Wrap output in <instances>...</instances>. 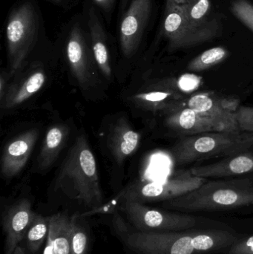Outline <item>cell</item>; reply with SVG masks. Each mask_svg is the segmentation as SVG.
<instances>
[{
  "label": "cell",
  "mask_w": 253,
  "mask_h": 254,
  "mask_svg": "<svg viewBox=\"0 0 253 254\" xmlns=\"http://www.w3.org/2000/svg\"><path fill=\"white\" fill-rule=\"evenodd\" d=\"M207 181L193 176L190 171L180 173L163 182L138 181L125 188L105 205L87 213H113L126 201L142 203L166 201L182 196L199 188Z\"/></svg>",
  "instance_id": "5"
},
{
  "label": "cell",
  "mask_w": 253,
  "mask_h": 254,
  "mask_svg": "<svg viewBox=\"0 0 253 254\" xmlns=\"http://www.w3.org/2000/svg\"><path fill=\"white\" fill-rule=\"evenodd\" d=\"M68 134L69 128L66 125H54L47 130L38 156L40 170H48L54 164L66 144Z\"/></svg>",
  "instance_id": "19"
},
{
  "label": "cell",
  "mask_w": 253,
  "mask_h": 254,
  "mask_svg": "<svg viewBox=\"0 0 253 254\" xmlns=\"http://www.w3.org/2000/svg\"><path fill=\"white\" fill-rule=\"evenodd\" d=\"M229 55L230 52L225 48L221 46L212 48L192 60L187 65V70L193 72H200L209 69L225 61Z\"/></svg>",
  "instance_id": "23"
},
{
  "label": "cell",
  "mask_w": 253,
  "mask_h": 254,
  "mask_svg": "<svg viewBox=\"0 0 253 254\" xmlns=\"http://www.w3.org/2000/svg\"><path fill=\"white\" fill-rule=\"evenodd\" d=\"M38 135V130L32 128L19 134L4 146L1 159V173L4 177H14L23 170Z\"/></svg>",
  "instance_id": "12"
},
{
  "label": "cell",
  "mask_w": 253,
  "mask_h": 254,
  "mask_svg": "<svg viewBox=\"0 0 253 254\" xmlns=\"http://www.w3.org/2000/svg\"><path fill=\"white\" fill-rule=\"evenodd\" d=\"M128 0H123V2H122V4H123V7L126 5V3H127Z\"/></svg>",
  "instance_id": "34"
},
{
  "label": "cell",
  "mask_w": 253,
  "mask_h": 254,
  "mask_svg": "<svg viewBox=\"0 0 253 254\" xmlns=\"http://www.w3.org/2000/svg\"><path fill=\"white\" fill-rule=\"evenodd\" d=\"M31 201L19 200L6 207L2 213L1 225L4 234V254H13L21 242L25 239L34 218Z\"/></svg>",
  "instance_id": "10"
},
{
  "label": "cell",
  "mask_w": 253,
  "mask_h": 254,
  "mask_svg": "<svg viewBox=\"0 0 253 254\" xmlns=\"http://www.w3.org/2000/svg\"><path fill=\"white\" fill-rule=\"evenodd\" d=\"M210 8V0H193L190 10L192 22L199 27H209L219 25L216 18L209 19L207 17Z\"/></svg>",
  "instance_id": "24"
},
{
  "label": "cell",
  "mask_w": 253,
  "mask_h": 254,
  "mask_svg": "<svg viewBox=\"0 0 253 254\" xmlns=\"http://www.w3.org/2000/svg\"><path fill=\"white\" fill-rule=\"evenodd\" d=\"M49 233V217L35 213L25 237L28 250L32 253L38 252L45 240H47Z\"/></svg>",
  "instance_id": "22"
},
{
  "label": "cell",
  "mask_w": 253,
  "mask_h": 254,
  "mask_svg": "<svg viewBox=\"0 0 253 254\" xmlns=\"http://www.w3.org/2000/svg\"><path fill=\"white\" fill-rule=\"evenodd\" d=\"M89 27L94 58L102 74L109 78L111 69L105 33L94 7L89 10Z\"/></svg>",
  "instance_id": "20"
},
{
  "label": "cell",
  "mask_w": 253,
  "mask_h": 254,
  "mask_svg": "<svg viewBox=\"0 0 253 254\" xmlns=\"http://www.w3.org/2000/svg\"><path fill=\"white\" fill-rule=\"evenodd\" d=\"M119 209L135 229L141 232H175L196 226V219L189 215L157 210L142 203L126 201ZM118 209V210H119Z\"/></svg>",
  "instance_id": "8"
},
{
  "label": "cell",
  "mask_w": 253,
  "mask_h": 254,
  "mask_svg": "<svg viewBox=\"0 0 253 254\" xmlns=\"http://www.w3.org/2000/svg\"><path fill=\"white\" fill-rule=\"evenodd\" d=\"M202 78L193 74H183L178 81V87L181 92H190L196 90L200 86Z\"/></svg>",
  "instance_id": "28"
},
{
  "label": "cell",
  "mask_w": 253,
  "mask_h": 254,
  "mask_svg": "<svg viewBox=\"0 0 253 254\" xmlns=\"http://www.w3.org/2000/svg\"><path fill=\"white\" fill-rule=\"evenodd\" d=\"M193 0H166L163 34L171 51L191 48L219 35L220 25L199 27L190 19Z\"/></svg>",
  "instance_id": "6"
},
{
  "label": "cell",
  "mask_w": 253,
  "mask_h": 254,
  "mask_svg": "<svg viewBox=\"0 0 253 254\" xmlns=\"http://www.w3.org/2000/svg\"><path fill=\"white\" fill-rule=\"evenodd\" d=\"M53 1H60V0H53Z\"/></svg>",
  "instance_id": "35"
},
{
  "label": "cell",
  "mask_w": 253,
  "mask_h": 254,
  "mask_svg": "<svg viewBox=\"0 0 253 254\" xmlns=\"http://www.w3.org/2000/svg\"><path fill=\"white\" fill-rule=\"evenodd\" d=\"M49 235L53 242L55 254H72L70 242L71 218L65 213H59L49 216Z\"/></svg>",
  "instance_id": "21"
},
{
  "label": "cell",
  "mask_w": 253,
  "mask_h": 254,
  "mask_svg": "<svg viewBox=\"0 0 253 254\" xmlns=\"http://www.w3.org/2000/svg\"><path fill=\"white\" fill-rule=\"evenodd\" d=\"M193 176L204 178H222L253 173V153L243 152L223 158L206 165L198 166L190 170Z\"/></svg>",
  "instance_id": "16"
},
{
  "label": "cell",
  "mask_w": 253,
  "mask_h": 254,
  "mask_svg": "<svg viewBox=\"0 0 253 254\" xmlns=\"http://www.w3.org/2000/svg\"><path fill=\"white\" fill-rule=\"evenodd\" d=\"M43 254H55L54 251H53V242L49 235L48 236L47 240H46Z\"/></svg>",
  "instance_id": "32"
},
{
  "label": "cell",
  "mask_w": 253,
  "mask_h": 254,
  "mask_svg": "<svg viewBox=\"0 0 253 254\" xmlns=\"http://www.w3.org/2000/svg\"><path fill=\"white\" fill-rule=\"evenodd\" d=\"M152 9V0H132L120 28L122 52L130 58L138 49Z\"/></svg>",
  "instance_id": "9"
},
{
  "label": "cell",
  "mask_w": 253,
  "mask_h": 254,
  "mask_svg": "<svg viewBox=\"0 0 253 254\" xmlns=\"http://www.w3.org/2000/svg\"><path fill=\"white\" fill-rule=\"evenodd\" d=\"M95 3L105 11H108L112 7L114 0H94Z\"/></svg>",
  "instance_id": "31"
},
{
  "label": "cell",
  "mask_w": 253,
  "mask_h": 254,
  "mask_svg": "<svg viewBox=\"0 0 253 254\" xmlns=\"http://www.w3.org/2000/svg\"><path fill=\"white\" fill-rule=\"evenodd\" d=\"M131 101L137 107L152 112H163L166 115L182 109V96L176 91L165 88L135 94Z\"/></svg>",
  "instance_id": "18"
},
{
  "label": "cell",
  "mask_w": 253,
  "mask_h": 254,
  "mask_svg": "<svg viewBox=\"0 0 253 254\" xmlns=\"http://www.w3.org/2000/svg\"><path fill=\"white\" fill-rule=\"evenodd\" d=\"M253 204V185L249 180L206 181L197 189L163 206L180 211L224 210Z\"/></svg>",
  "instance_id": "4"
},
{
  "label": "cell",
  "mask_w": 253,
  "mask_h": 254,
  "mask_svg": "<svg viewBox=\"0 0 253 254\" xmlns=\"http://www.w3.org/2000/svg\"><path fill=\"white\" fill-rule=\"evenodd\" d=\"M229 254H253V236L233 245Z\"/></svg>",
  "instance_id": "29"
},
{
  "label": "cell",
  "mask_w": 253,
  "mask_h": 254,
  "mask_svg": "<svg viewBox=\"0 0 253 254\" xmlns=\"http://www.w3.org/2000/svg\"><path fill=\"white\" fill-rule=\"evenodd\" d=\"M37 31L38 19L31 3H24L11 12L6 28L10 77L22 68L35 43Z\"/></svg>",
  "instance_id": "7"
},
{
  "label": "cell",
  "mask_w": 253,
  "mask_h": 254,
  "mask_svg": "<svg viewBox=\"0 0 253 254\" xmlns=\"http://www.w3.org/2000/svg\"><path fill=\"white\" fill-rule=\"evenodd\" d=\"M123 239L126 246L138 254H193L225 246L232 237L221 231H135Z\"/></svg>",
  "instance_id": "2"
},
{
  "label": "cell",
  "mask_w": 253,
  "mask_h": 254,
  "mask_svg": "<svg viewBox=\"0 0 253 254\" xmlns=\"http://www.w3.org/2000/svg\"><path fill=\"white\" fill-rule=\"evenodd\" d=\"M56 187L64 194L93 209L102 206V189L95 155L85 134L75 139L60 167Z\"/></svg>",
  "instance_id": "1"
},
{
  "label": "cell",
  "mask_w": 253,
  "mask_h": 254,
  "mask_svg": "<svg viewBox=\"0 0 253 254\" xmlns=\"http://www.w3.org/2000/svg\"><path fill=\"white\" fill-rule=\"evenodd\" d=\"M187 104L189 108L224 125L227 131H239L235 115L239 108L236 100L215 98L200 92L190 97Z\"/></svg>",
  "instance_id": "11"
},
{
  "label": "cell",
  "mask_w": 253,
  "mask_h": 254,
  "mask_svg": "<svg viewBox=\"0 0 253 254\" xmlns=\"http://www.w3.org/2000/svg\"><path fill=\"white\" fill-rule=\"evenodd\" d=\"M232 12L242 23L253 31V4L248 0H235Z\"/></svg>",
  "instance_id": "26"
},
{
  "label": "cell",
  "mask_w": 253,
  "mask_h": 254,
  "mask_svg": "<svg viewBox=\"0 0 253 254\" xmlns=\"http://www.w3.org/2000/svg\"><path fill=\"white\" fill-rule=\"evenodd\" d=\"M235 115L239 131L253 132V107H239Z\"/></svg>",
  "instance_id": "27"
},
{
  "label": "cell",
  "mask_w": 253,
  "mask_h": 254,
  "mask_svg": "<svg viewBox=\"0 0 253 254\" xmlns=\"http://www.w3.org/2000/svg\"><path fill=\"white\" fill-rule=\"evenodd\" d=\"M166 124L174 131L186 136L211 131H227L224 125L189 107L167 115Z\"/></svg>",
  "instance_id": "14"
},
{
  "label": "cell",
  "mask_w": 253,
  "mask_h": 254,
  "mask_svg": "<svg viewBox=\"0 0 253 254\" xmlns=\"http://www.w3.org/2000/svg\"><path fill=\"white\" fill-rule=\"evenodd\" d=\"M13 254H27L25 251L22 249V247L19 246V247L16 248V250H15L14 253Z\"/></svg>",
  "instance_id": "33"
},
{
  "label": "cell",
  "mask_w": 253,
  "mask_h": 254,
  "mask_svg": "<svg viewBox=\"0 0 253 254\" xmlns=\"http://www.w3.org/2000/svg\"><path fill=\"white\" fill-rule=\"evenodd\" d=\"M253 148V132L219 131L182 137L171 149L176 165H186L211 158H227Z\"/></svg>",
  "instance_id": "3"
},
{
  "label": "cell",
  "mask_w": 253,
  "mask_h": 254,
  "mask_svg": "<svg viewBox=\"0 0 253 254\" xmlns=\"http://www.w3.org/2000/svg\"><path fill=\"white\" fill-rule=\"evenodd\" d=\"M70 242L71 254H88V236L83 227L78 221V216L71 217Z\"/></svg>",
  "instance_id": "25"
},
{
  "label": "cell",
  "mask_w": 253,
  "mask_h": 254,
  "mask_svg": "<svg viewBox=\"0 0 253 254\" xmlns=\"http://www.w3.org/2000/svg\"><path fill=\"white\" fill-rule=\"evenodd\" d=\"M140 142L141 134L132 128L126 118L119 119L110 129L108 147L117 164H123L126 158L133 155Z\"/></svg>",
  "instance_id": "17"
},
{
  "label": "cell",
  "mask_w": 253,
  "mask_h": 254,
  "mask_svg": "<svg viewBox=\"0 0 253 254\" xmlns=\"http://www.w3.org/2000/svg\"><path fill=\"white\" fill-rule=\"evenodd\" d=\"M46 75L43 69L34 68L9 83L2 99L0 100L1 110H10L35 95L44 86Z\"/></svg>",
  "instance_id": "13"
},
{
  "label": "cell",
  "mask_w": 253,
  "mask_h": 254,
  "mask_svg": "<svg viewBox=\"0 0 253 254\" xmlns=\"http://www.w3.org/2000/svg\"><path fill=\"white\" fill-rule=\"evenodd\" d=\"M66 55L73 74L79 84L86 88L92 79V64L86 40L79 25H75L68 36Z\"/></svg>",
  "instance_id": "15"
},
{
  "label": "cell",
  "mask_w": 253,
  "mask_h": 254,
  "mask_svg": "<svg viewBox=\"0 0 253 254\" xmlns=\"http://www.w3.org/2000/svg\"><path fill=\"white\" fill-rule=\"evenodd\" d=\"M10 78V74L6 72H1V77H0V100L2 99L5 94L6 90L8 87L9 79Z\"/></svg>",
  "instance_id": "30"
}]
</instances>
